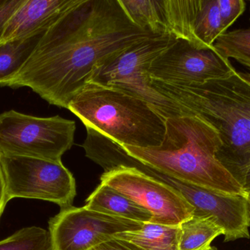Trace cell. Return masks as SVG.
<instances>
[{"label":"cell","instance_id":"obj_19","mask_svg":"<svg viewBox=\"0 0 250 250\" xmlns=\"http://www.w3.org/2000/svg\"><path fill=\"white\" fill-rule=\"evenodd\" d=\"M218 5L225 32L246 9V3L243 0H218Z\"/></svg>","mask_w":250,"mask_h":250},{"label":"cell","instance_id":"obj_4","mask_svg":"<svg viewBox=\"0 0 250 250\" xmlns=\"http://www.w3.org/2000/svg\"><path fill=\"white\" fill-rule=\"evenodd\" d=\"M67 110L122 146L156 148L164 139L166 120L144 100L117 88L88 83Z\"/></svg>","mask_w":250,"mask_h":250},{"label":"cell","instance_id":"obj_1","mask_svg":"<svg viewBox=\"0 0 250 250\" xmlns=\"http://www.w3.org/2000/svg\"><path fill=\"white\" fill-rule=\"evenodd\" d=\"M157 35L134 23L120 0H80L48 28L2 87H28L50 104L67 109L98 65Z\"/></svg>","mask_w":250,"mask_h":250},{"label":"cell","instance_id":"obj_23","mask_svg":"<svg viewBox=\"0 0 250 250\" xmlns=\"http://www.w3.org/2000/svg\"><path fill=\"white\" fill-rule=\"evenodd\" d=\"M242 186L247 193H250V161L245 169L244 174L243 181L242 183Z\"/></svg>","mask_w":250,"mask_h":250},{"label":"cell","instance_id":"obj_10","mask_svg":"<svg viewBox=\"0 0 250 250\" xmlns=\"http://www.w3.org/2000/svg\"><path fill=\"white\" fill-rule=\"evenodd\" d=\"M48 226L51 250H91L118 233L141 230L144 223L72 205L62 208Z\"/></svg>","mask_w":250,"mask_h":250},{"label":"cell","instance_id":"obj_20","mask_svg":"<svg viewBox=\"0 0 250 250\" xmlns=\"http://www.w3.org/2000/svg\"><path fill=\"white\" fill-rule=\"evenodd\" d=\"M23 1V0H8L7 4L0 9V42L6 23Z\"/></svg>","mask_w":250,"mask_h":250},{"label":"cell","instance_id":"obj_17","mask_svg":"<svg viewBox=\"0 0 250 250\" xmlns=\"http://www.w3.org/2000/svg\"><path fill=\"white\" fill-rule=\"evenodd\" d=\"M213 46L225 58L234 59L250 68V27L225 32Z\"/></svg>","mask_w":250,"mask_h":250},{"label":"cell","instance_id":"obj_24","mask_svg":"<svg viewBox=\"0 0 250 250\" xmlns=\"http://www.w3.org/2000/svg\"><path fill=\"white\" fill-rule=\"evenodd\" d=\"M239 73L240 76L250 85V73H240V72H239Z\"/></svg>","mask_w":250,"mask_h":250},{"label":"cell","instance_id":"obj_21","mask_svg":"<svg viewBox=\"0 0 250 250\" xmlns=\"http://www.w3.org/2000/svg\"><path fill=\"white\" fill-rule=\"evenodd\" d=\"M91 250H144L133 244L122 239H114L105 243L101 244Z\"/></svg>","mask_w":250,"mask_h":250},{"label":"cell","instance_id":"obj_18","mask_svg":"<svg viewBox=\"0 0 250 250\" xmlns=\"http://www.w3.org/2000/svg\"><path fill=\"white\" fill-rule=\"evenodd\" d=\"M0 250H51L49 233L36 226L24 227L0 241Z\"/></svg>","mask_w":250,"mask_h":250},{"label":"cell","instance_id":"obj_5","mask_svg":"<svg viewBox=\"0 0 250 250\" xmlns=\"http://www.w3.org/2000/svg\"><path fill=\"white\" fill-rule=\"evenodd\" d=\"M176 40L171 35H157L137 43L98 65L89 83L135 95L148 103L165 120L189 114L182 106L151 86L148 73L152 62Z\"/></svg>","mask_w":250,"mask_h":250},{"label":"cell","instance_id":"obj_13","mask_svg":"<svg viewBox=\"0 0 250 250\" xmlns=\"http://www.w3.org/2000/svg\"><path fill=\"white\" fill-rule=\"evenodd\" d=\"M86 202V208L108 215L142 223H151L152 220L151 213L104 183L98 186Z\"/></svg>","mask_w":250,"mask_h":250},{"label":"cell","instance_id":"obj_22","mask_svg":"<svg viewBox=\"0 0 250 250\" xmlns=\"http://www.w3.org/2000/svg\"><path fill=\"white\" fill-rule=\"evenodd\" d=\"M9 202L6 194L5 184H4V177H3L2 171H1V165H0V219L5 209L6 205Z\"/></svg>","mask_w":250,"mask_h":250},{"label":"cell","instance_id":"obj_6","mask_svg":"<svg viewBox=\"0 0 250 250\" xmlns=\"http://www.w3.org/2000/svg\"><path fill=\"white\" fill-rule=\"evenodd\" d=\"M76 123L60 116L40 117L11 110L0 114V156L62 161L74 143Z\"/></svg>","mask_w":250,"mask_h":250},{"label":"cell","instance_id":"obj_3","mask_svg":"<svg viewBox=\"0 0 250 250\" xmlns=\"http://www.w3.org/2000/svg\"><path fill=\"white\" fill-rule=\"evenodd\" d=\"M220 146V136L212 126L197 116L185 114L166 119L160 146L123 147L134 158L181 182L231 195H248L217 160Z\"/></svg>","mask_w":250,"mask_h":250},{"label":"cell","instance_id":"obj_12","mask_svg":"<svg viewBox=\"0 0 250 250\" xmlns=\"http://www.w3.org/2000/svg\"><path fill=\"white\" fill-rule=\"evenodd\" d=\"M80 0H23L6 23L1 42L50 27L62 15Z\"/></svg>","mask_w":250,"mask_h":250},{"label":"cell","instance_id":"obj_11","mask_svg":"<svg viewBox=\"0 0 250 250\" xmlns=\"http://www.w3.org/2000/svg\"><path fill=\"white\" fill-rule=\"evenodd\" d=\"M170 34L199 48L212 46L225 33L218 0H167Z\"/></svg>","mask_w":250,"mask_h":250},{"label":"cell","instance_id":"obj_25","mask_svg":"<svg viewBox=\"0 0 250 250\" xmlns=\"http://www.w3.org/2000/svg\"><path fill=\"white\" fill-rule=\"evenodd\" d=\"M8 0H0V9L2 8L6 4H7Z\"/></svg>","mask_w":250,"mask_h":250},{"label":"cell","instance_id":"obj_15","mask_svg":"<svg viewBox=\"0 0 250 250\" xmlns=\"http://www.w3.org/2000/svg\"><path fill=\"white\" fill-rule=\"evenodd\" d=\"M179 226H164L156 223H144L136 231L125 232L114 236L144 250H179Z\"/></svg>","mask_w":250,"mask_h":250},{"label":"cell","instance_id":"obj_8","mask_svg":"<svg viewBox=\"0 0 250 250\" xmlns=\"http://www.w3.org/2000/svg\"><path fill=\"white\" fill-rule=\"evenodd\" d=\"M101 181L151 213V223L180 226L195 213V208L176 189L132 167L119 166L104 172Z\"/></svg>","mask_w":250,"mask_h":250},{"label":"cell","instance_id":"obj_27","mask_svg":"<svg viewBox=\"0 0 250 250\" xmlns=\"http://www.w3.org/2000/svg\"><path fill=\"white\" fill-rule=\"evenodd\" d=\"M207 250H217L215 248H213V247H211V248H208V249Z\"/></svg>","mask_w":250,"mask_h":250},{"label":"cell","instance_id":"obj_26","mask_svg":"<svg viewBox=\"0 0 250 250\" xmlns=\"http://www.w3.org/2000/svg\"><path fill=\"white\" fill-rule=\"evenodd\" d=\"M248 201H249L250 210V193L248 194Z\"/></svg>","mask_w":250,"mask_h":250},{"label":"cell","instance_id":"obj_14","mask_svg":"<svg viewBox=\"0 0 250 250\" xmlns=\"http://www.w3.org/2000/svg\"><path fill=\"white\" fill-rule=\"evenodd\" d=\"M48 28H42L21 38L0 42V87L17 74L35 52Z\"/></svg>","mask_w":250,"mask_h":250},{"label":"cell","instance_id":"obj_2","mask_svg":"<svg viewBox=\"0 0 250 250\" xmlns=\"http://www.w3.org/2000/svg\"><path fill=\"white\" fill-rule=\"evenodd\" d=\"M150 80L156 91L217 131L221 146L216 157L242 184L250 161V84L239 72L201 85Z\"/></svg>","mask_w":250,"mask_h":250},{"label":"cell","instance_id":"obj_7","mask_svg":"<svg viewBox=\"0 0 250 250\" xmlns=\"http://www.w3.org/2000/svg\"><path fill=\"white\" fill-rule=\"evenodd\" d=\"M7 199L42 200L72 206L76 195V181L62 161L26 157L0 156Z\"/></svg>","mask_w":250,"mask_h":250},{"label":"cell","instance_id":"obj_9","mask_svg":"<svg viewBox=\"0 0 250 250\" xmlns=\"http://www.w3.org/2000/svg\"><path fill=\"white\" fill-rule=\"evenodd\" d=\"M229 59L214 47L199 48L176 39L150 66V79L177 85H201L236 73Z\"/></svg>","mask_w":250,"mask_h":250},{"label":"cell","instance_id":"obj_16","mask_svg":"<svg viewBox=\"0 0 250 250\" xmlns=\"http://www.w3.org/2000/svg\"><path fill=\"white\" fill-rule=\"evenodd\" d=\"M179 227V250H208L212 241L224 233L223 229L208 217L193 216Z\"/></svg>","mask_w":250,"mask_h":250}]
</instances>
